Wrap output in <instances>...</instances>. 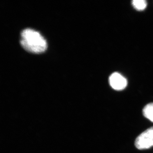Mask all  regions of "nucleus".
I'll return each instance as SVG.
<instances>
[{
    "instance_id": "1",
    "label": "nucleus",
    "mask_w": 153,
    "mask_h": 153,
    "mask_svg": "<svg viewBox=\"0 0 153 153\" xmlns=\"http://www.w3.org/2000/svg\"><path fill=\"white\" fill-rule=\"evenodd\" d=\"M21 45L28 52L40 54L47 49V43L38 31L30 28L25 29L21 34Z\"/></svg>"
},
{
    "instance_id": "2",
    "label": "nucleus",
    "mask_w": 153,
    "mask_h": 153,
    "mask_svg": "<svg viewBox=\"0 0 153 153\" xmlns=\"http://www.w3.org/2000/svg\"><path fill=\"white\" fill-rule=\"evenodd\" d=\"M135 146L139 150L147 149L153 146V126L149 128L137 137Z\"/></svg>"
},
{
    "instance_id": "3",
    "label": "nucleus",
    "mask_w": 153,
    "mask_h": 153,
    "mask_svg": "<svg viewBox=\"0 0 153 153\" xmlns=\"http://www.w3.org/2000/svg\"><path fill=\"white\" fill-rule=\"evenodd\" d=\"M110 85L113 89L120 91L124 89L127 85V80L125 77L118 73L114 72L109 77Z\"/></svg>"
},
{
    "instance_id": "4",
    "label": "nucleus",
    "mask_w": 153,
    "mask_h": 153,
    "mask_svg": "<svg viewBox=\"0 0 153 153\" xmlns=\"http://www.w3.org/2000/svg\"><path fill=\"white\" fill-rule=\"evenodd\" d=\"M143 113L145 117L153 123V103L146 105L143 110Z\"/></svg>"
},
{
    "instance_id": "5",
    "label": "nucleus",
    "mask_w": 153,
    "mask_h": 153,
    "mask_svg": "<svg viewBox=\"0 0 153 153\" xmlns=\"http://www.w3.org/2000/svg\"><path fill=\"white\" fill-rule=\"evenodd\" d=\"M132 4L138 10H143L146 7L147 2L145 0H134L132 1Z\"/></svg>"
}]
</instances>
